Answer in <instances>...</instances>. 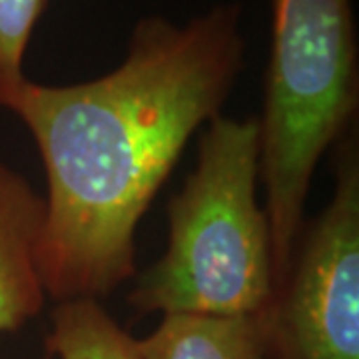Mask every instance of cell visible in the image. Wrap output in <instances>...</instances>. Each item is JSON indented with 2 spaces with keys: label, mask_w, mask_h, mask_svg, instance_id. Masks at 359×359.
Returning <instances> with one entry per match:
<instances>
[{
  "label": "cell",
  "mask_w": 359,
  "mask_h": 359,
  "mask_svg": "<svg viewBox=\"0 0 359 359\" xmlns=\"http://www.w3.org/2000/svg\"><path fill=\"white\" fill-rule=\"evenodd\" d=\"M50 0H0V106L11 110L28 78L25 54Z\"/></svg>",
  "instance_id": "52a82bcc"
},
{
  "label": "cell",
  "mask_w": 359,
  "mask_h": 359,
  "mask_svg": "<svg viewBox=\"0 0 359 359\" xmlns=\"http://www.w3.org/2000/svg\"><path fill=\"white\" fill-rule=\"evenodd\" d=\"M256 318L262 359H359L358 126L334 146V190L304 224Z\"/></svg>",
  "instance_id": "3957f363"
},
{
  "label": "cell",
  "mask_w": 359,
  "mask_h": 359,
  "mask_svg": "<svg viewBox=\"0 0 359 359\" xmlns=\"http://www.w3.org/2000/svg\"><path fill=\"white\" fill-rule=\"evenodd\" d=\"M44 230V196L0 160V334L20 330L46 304Z\"/></svg>",
  "instance_id": "277c9868"
},
{
  "label": "cell",
  "mask_w": 359,
  "mask_h": 359,
  "mask_svg": "<svg viewBox=\"0 0 359 359\" xmlns=\"http://www.w3.org/2000/svg\"><path fill=\"white\" fill-rule=\"evenodd\" d=\"M196 168L168 204V248L128 304L142 316L252 318L276 287L269 224L257 200L259 122L216 116Z\"/></svg>",
  "instance_id": "7a4b0ae2"
},
{
  "label": "cell",
  "mask_w": 359,
  "mask_h": 359,
  "mask_svg": "<svg viewBox=\"0 0 359 359\" xmlns=\"http://www.w3.org/2000/svg\"><path fill=\"white\" fill-rule=\"evenodd\" d=\"M242 4L132 28L114 70L76 84L28 80L11 112L46 174L42 276L54 302L96 299L136 273V230L182 152L230 98L245 65Z\"/></svg>",
  "instance_id": "6da1fadb"
},
{
  "label": "cell",
  "mask_w": 359,
  "mask_h": 359,
  "mask_svg": "<svg viewBox=\"0 0 359 359\" xmlns=\"http://www.w3.org/2000/svg\"><path fill=\"white\" fill-rule=\"evenodd\" d=\"M44 346L50 359H140L138 339L96 299L58 302Z\"/></svg>",
  "instance_id": "8992f818"
},
{
  "label": "cell",
  "mask_w": 359,
  "mask_h": 359,
  "mask_svg": "<svg viewBox=\"0 0 359 359\" xmlns=\"http://www.w3.org/2000/svg\"><path fill=\"white\" fill-rule=\"evenodd\" d=\"M138 351L140 359H262L254 316H162Z\"/></svg>",
  "instance_id": "5b68a950"
}]
</instances>
